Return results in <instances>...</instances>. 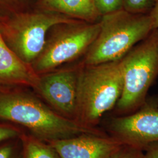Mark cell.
<instances>
[{
	"mask_svg": "<svg viewBox=\"0 0 158 158\" xmlns=\"http://www.w3.org/2000/svg\"><path fill=\"white\" fill-rule=\"evenodd\" d=\"M77 23L71 17L49 11L16 13L6 25V38L22 61L31 62L44 51L49 29L57 25Z\"/></svg>",
	"mask_w": 158,
	"mask_h": 158,
	"instance_id": "obj_5",
	"label": "cell"
},
{
	"mask_svg": "<svg viewBox=\"0 0 158 158\" xmlns=\"http://www.w3.org/2000/svg\"><path fill=\"white\" fill-rule=\"evenodd\" d=\"M124 85L117 104L127 113L145 103L148 91L158 75V29L121 59Z\"/></svg>",
	"mask_w": 158,
	"mask_h": 158,
	"instance_id": "obj_4",
	"label": "cell"
},
{
	"mask_svg": "<svg viewBox=\"0 0 158 158\" xmlns=\"http://www.w3.org/2000/svg\"><path fill=\"white\" fill-rule=\"evenodd\" d=\"M157 0H124L125 10L132 14H144L152 10Z\"/></svg>",
	"mask_w": 158,
	"mask_h": 158,
	"instance_id": "obj_13",
	"label": "cell"
},
{
	"mask_svg": "<svg viewBox=\"0 0 158 158\" xmlns=\"http://www.w3.org/2000/svg\"><path fill=\"white\" fill-rule=\"evenodd\" d=\"M100 23H76L55 36L45 47L35 64L38 72L50 70L79 56L96 40Z\"/></svg>",
	"mask_w": 158,
	"mask_h": 158,
	"instance_id": "obj_6",
	"label": "cell"
},
{
	"mask_svg": "<svg viewBox=\"0 0 158 158\" xmlns=\"http://www.w3.org/2000/svg\"><path fill=\"white\" fill-rule=\"evenodd\" d=\"M22 134V132L17 127L0 123V143L19 138Z\"/></svg>",
	"mask_w": 158,
	"mask_h": 158,
	"instance_id": "obj_16",
	"label": "cell"
},
{
	"mask_svg": "<svg viewBox=\"0 0 158 158\" xmlns=\"http://www.w3.org/2000/svg\"><path fill=\"white\" fill-rule=\"evenodd\" d=\"M100 30L85 57L86 66L121 60L154 29L149 14L119 10L102 15Z\"/></svg>",
	"mask_w": 158,
	"mask_h": 158,
	"instance_id": "obj_3",
	"label": "cell"
},
{
	"mask_svg": "<svg viewBox=\"0 0 158 158\" xmlns=\"http://www.w3.org/2000/svg\"><path fill=\"white\" fill-rule=\"evenodd\" d=\"M31 0H0V13L15 12L21 9Z\"/></svg>",
	"mask_w": 158,
	"mask_h": 158,
	"instance_id": "obj_17",
	"label": "cell"
},
{
	"mask_svg": "<svg viewBox=\"0 0 158 158\" xmlns=\"http://www.w3.org/2000/svg\"><path fill=\"white\" fill-rule=\"evenodd\" d=\"M38 81L24 62L6 45L0 34V83H21L36 87Z\"/></svg>",
	"mask_w": 158,
	"mask_h": 158,
	"instance_id": "obj_10",
	"label": "cell"
},
{
	"mask_svg": "<svg viewBox=\"0 0 158 158\" xmlns=\"http://www.w3.org/2000/svg\"><path fill=\"white\" fill-rule=\"evenodd\" d=\"M79 73L65 70L38 79L36 87L40 94L63 117L76 121Z\"/></svg>",
	"mask_w": 158,
	"mask_h": 158,
	"instance_id": "obj_8",
	"label": "cell"
},
{
	"mask_svg": "<svg viewBox=\"0 0 158 158\" xmlns=\"http://www.w3.org/2000/svg\"><path fill=\"white\" fill-rule=\"evenodd\" d=\"M48 143L61 158H111L124 145L104 133L82 134Z\"/></svg>",
	"mask_w": 158,
	"mask_h": 158,
	"instance_id": "obj_9",
	"label": "cell"
},
{
	"mask_svg": "<svg viewBox=\"0 0 158 158\" xmlns=\"http://www.w3.org/2000/svg\"><path fill=\"white\" fill-rule=\"evenodd\" d=\"M96 9L100 15H105L121 10L124 0H94Z\"/></svg>",
	"mask_w": 158,
	"mask_h": 158,
	"instance_id": "obj_14",
	"label": "cell"
},
{
	"mask_svg": "<svg viewBox=\"0 0 158 158\" xmlns=\"http://www.w3.org/2000/svg\"><path fill=\"white\" fill-rule=\"evenodd\" d=\"M142 148L124 145L111 158H143Z\"/></svg>",
	"mask_w": 158,
	"mask_h": 158,
	"instance_id": "obj_15",
	"label": "cell"
},
{
	"mask_svg": "<svg viewBox=\"0 0 158 158\" xmlns=\"http://www.w3.org/2000/svg\"><path fill=\"white\" fill-rule=\"evenodd\" d=\"M123 85L121 60L87 66L79 74L76 121L96 128L102 115L117 105Z\"/></svg>",
	"mask_w": 158,
	"mask_h": 158,
	"instance_id": "obj_2",
	"label": "cell"
},
{
	"mask_svg": "<svg viewBox=\"0 0 158 158\" xmlns=\"http://www.w3.org/2000/svg\"><path fill=\"white\" fill-rule=\"evenodd\" d=\"M152 21L153 29H158V0L149 14Z\"/></svg>",
	"mask_w": 158,
	"mask_h": 158,
	"instance_id": "obj_19",
	"label": "cell"
},
{
	"mask_svg": "<svg viewBox=\"0 0 158 158\" xmlns=\"http://www.w3.org/2000/svg\"><path fill=\"white\" fill-rule=\"evenodd\" d=\"M111 136L123 144L145 148L158 142V107L144 103L137 112L113 119L110 125Z\"/></svg>",
	"mask_w": 158,
	"mask_h": 158,
	"instance_id": "obj_7",
	"label": "cell"
},
{
	"mask_svg": "<svg viewBox=\"0 0 158 158\" xmlns=\"http://www.w3.org/2000/svg\"><path fill=\"white\" fill-rule=\"evenodd\" d=\"M0 119L25 127L46 142L82 134L103 133L57 114L36 97L19 92H0Z\"/></svg>",
	"mask_w": 158,
	"mask_h": 158,
	"instance_id": "obj_1",
	"label": "cell"
},
{
	"mask_svg": "<svg viewBox=\"0 0 158 158\" xmlns=\"http://www.w3.org/2000/svg\"><path fill=\"white\" fill-rule=\"evenodd\" d=\"M20 158H61L53 147L32 135L23 134Z\"/></svg>",
	"mask_w": 158,
	"mask_h": 158,
	"instance_id": "obj_12",
	"label": "cell"
},
{
	"mask_svg": "<svg viewBox=\"0 0 158 158\" xmlns=\"http://www.w3.org/2000/svg\"><path fill=\"white\" fill-rule=\"evenodd\" d=\"M19 151L15 143L9 142L0 146V158H20Z\"/></svg>",
	"mask_w": 158,
	"mask_h": 158,
	"instance_id": "obj_18",
	"label": "cell"
},
{
	"mask_svg": "<svg viewBox=\"0 0 158 158\" xmlns=\"http://www.w3.org/2000/svg\"><path fill=\"white\" fill-rule=\"evenodd\" d=\"M40 3L47 11L88 22L96 20L100 15L94 0H40Z\"/></svg>",
	"mask_w": 158,
	"mask_h": 158,
	"instance_id": "obj_11",
	"label": "cell"
},
{
	"mask_svg": "<svg viewBox=\"0 0 158 158\" xmlns=\"http://www.w3.org/2000/svg\"><path fill=\"white\" fill-rule=\"evenodd\" d=\"M143 158H158V144L149 145Z\"/></svg>",
	"mask_w": 158,
	"mask_h": 158,
	"instance_id": "obj_20",
	"label": "cell"
}]
</instances>
